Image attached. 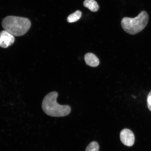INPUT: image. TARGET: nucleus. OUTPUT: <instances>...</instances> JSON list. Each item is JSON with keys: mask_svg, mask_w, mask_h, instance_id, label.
Here are the masks:
<instances>
[{"mask_svg": "<svg viewBox=\"0 0 151 151\" xmlns=\"http://www.w3.org/2000/svg\"><path fill=\"white\" fill-rule=\"evenodd\" d=\"M58 95L56 91H52L45 96L42 104L44 112L49 116L63 117L68 115L71 111V107L68 105H60L57 102Z\"/></svg>", "mask_w": 151, "mask_h": 151, "instance_id": "1", "label": "nucleus"}, {"mask_svg": "<svg viewBox=\"0 0 151 151\" xmlns=\"http://www.w3.org/2000/svg\"><path fill=\"white\" fill-rule=\"evenodd\" d=\"M31 22L28 18L9 16L4 19L2 26L5 30L14 37L25 35L31 26Z\"/></svg>", "mask_w": 151, "mask_h": 151, "instance_id": "2", "label": "nucleus"}, {"mask_svg": "<svg viewBox=\"0 0 151 151\" xmlns=\"http://www.w3.org/2000/svg\"><path fill=\"white\" fill-rule=\"evenodd\" d=\"M148 20V14L146 11H142L134 18L126 17L123 18L121 22L122 26L126 33L135 35L140 32L146 27Z\"/></svg>", "mask_w": 151, "mask_h": 151, "instance_id": "3", "label": "nucleus"}, {"mask_svg": "<svg viewBox=\"0 0 151 151\" xmlns=\"http://www.w3.org/2000/svg\"><path fill=\"white\" fill-rule=\"evenodd\" d=\"M120 139L123 144L126 146L131 147L134 143V135L133 132L129 129H124L121 132Z\"/></svg>", "mask_w": 151, "mask_h": 151, "instance_id": "4", "label": "nucleus"}, {"mask_svg": "<svg viewBox=\"0 0 151 151\" xmlns=\"http://www.w3.org/2000/svg\"><path fill=\"white\" fill-rule=\"evenodd\" d=\"M15 41L14 36L6 30L0 32V47L7 48L12 45Z\"/></svg>", "mask_w": 151, "mask_h": 151, "instance_id": "5", "label": "nucleus"}, {"mask_svg": "<svg viewBox=\"0 0 151 151\" xmlns=\"http://www.w3.org/2000/svg\"><path fill=\"white\" fill-rule=\"evenodd\" d=\"M84 58L87 65L92 67H97L99 65V60L95 55L88 52L85 55Z\"/></svg>", "mask_w": 151, "mask_h": 151, "instance_id": "6", "label": "nucleus"}, {"mask_svg": "<svg viewBox=\"0 0 151 151\" xmlns=\"http://www.w3.org/2000/svg\"><path fill=\"white\" fill-rule=\"evenodd\" d=\"M83 5L85 7L89 9L92 12H97L99 9V6L94 0H86Z\"/></svg>", "mask_w": 151, "mask_h": 151, "instance_id": "7", "label": "nucleus"}, {"mask_svg": "<svg viewBox=\"0 0 151 151\" xmlns=\"http://www.w3.org/2000/svg\"><path fill=\"white\" fill-rule=\"evenodd\" d=\"M82 12L80 11H77L73 14H71L68 17L67 21L69 23L76 22L81 18Z\"/></svg>", "mask_w": 151, "mask_h": 151, "instance_id": "8", "label": "nucleus"}, {"mask_svg": "<svg viewBox=\"0 0 151 151\" xmlns=\"http://www.w3.org/2000/svg\"><path fill=\"white\" fill-rule=\"evenodd\" d=\"M99 144L95 141L91 142L87 147L86 151H99Z\"/></svg>", "mask_w": 151, "mask_h": 151, "instance_id": "9", "label": "nucleus"}, {"mask_svg": "<svg viewBox=\"0 0 151 151\" xmlns=\"http://www.w3.org/2000/svg\"><path fill=\"white\" fill-rule=\"evenodd\" d=\"M147 103L148 109L151 111V91L147 96Z\"/></svg>", "mask_w": 151, "mask_h": 151, "instance_id": "10", "label": "nucleus"}]
</instances>
